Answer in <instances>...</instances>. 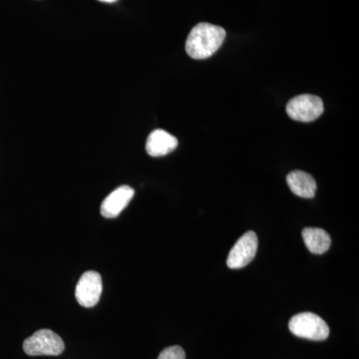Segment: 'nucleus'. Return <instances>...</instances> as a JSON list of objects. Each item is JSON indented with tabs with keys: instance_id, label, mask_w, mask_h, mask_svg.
I'll list each match as a JSON object with an SVG mask.
<instances>
[{
	"instance_id": "nucleus-1",
	"label": "nucleus",
	"mask_w": 359,
	"mask_h": 359,
	"mask_svg": "<svg viewBox=\"0 0 359 359\" xmlns=\"http://www.w3.org/2000/svg\"><path fill=\"white\" fill-rule=\"evenodd\" d=\"M226 39V32L221 26L199 23L191 30L186 41V51L194 59L211 57L219 50Z\"/></svg>"
},
{
	"instance_id": "nucleus-2",
	"label": "nucleus",
	"mask_w": 359,
	"mask_h": 359,
	"mask_svg": "<svg viewBox=\"0 0 359 359\" xmlns=\"http://www.w3.org/2000/svg\"><path fill=\"white\" fill-rule=\"evenodd\" d=\"M65 349V341L50 330H37L23 342V351L29 356H58Z\"/></svg>"
},
{
	"instance_id": "nucleus-3",
	"label": "nucleus",
	"mask_w": 359,
	"mask_h": 359,
	"mask_svg": "<svg viewBox=\"0 0 359 359\" xmlns=\"http://www.w3.org/2000/svg\"><path fill=\"white\" fill-rule=\"evenodd\" d=\"M290 332L302 339L321 341L330 335V327L320 316L313 313H302L292 316L290 320Z\"/></svg>"
},
{
	"instance_id": "nucleus-4",
	"label": "nucleus",
	"mask_w": 359,
	"mask_h": 359,
	"mask_svg": "<svg viewBox=\"0 0 359 359\" xmlns=\"http://www.w3.org/2000/svg\"><path fill=\"white\" fill-rule=\"evenodd\" d=\"M323 100L311 94H302L287 103V113L292 120L299 122H313L323 113Z\"/></svg>"
},
{
	"instance_id": "nucleus-5",
	"label": "nucleus",
	"mask_w": 359,
	"mask_h": 359,
	"mask_svg": "<svg viewBox=\"0 0 359 359\" xmlns=\"http://www.w3.org/2000/svg\"><path fill=\"white\" fill-rule=\"evenodd\" d=\"M102 278L94 271L84 273L80 278L75 290L78 304L83 308H92L98 304L102 294Z\"/></svg>"
},
{
	"instance_id": "nucleus-6",
	"label": "nucleus",
	"mask_w": 359,
	"mask_h": 359,
	"mask_svg": "<svg viewBox=\"0 0 359 359\" xmlns=\"http://www.w3.org/2000/svg\"><path fill=\"white\" fill-rule=\"evenodd\" d=\"M257 245H259V241H257L256 233L252 231L245 233L238 238L229 254L226 259L229 268L238 269L248 266L256 257Z\"/></svg>"
},
{
	"instance_id": "nucleus-7",
	"label": "nucleus",
	"mask_w": 359,
	"mask_h": 359,
	"mask_svg": "<svg viewBox=\"0 0 359 359\" xmlns=\"http://www.w3.org/2000/svg\"><path fill=\"white\" fill-rule=\"evenodd\" d=\"M135 191L129 186H121L116 189L104 199L101 205V215L104 218L113 219L128 205L134 197Z\"/></svg>"
},
{
	"instance_id": "nucleus-8",
	"label": "nucleus",
	"mask_w": 359,
	"mask_h": 359,
	"mask_svg": "<svg viewBox=\"0 0 359 359\" xmlns=\"http://www.w3.org/2000/svg\"><path fill=\"white\" fill-rule=\"evenodd\" d=\"M178 147V140L173 135L164 130H155L149 135L146 151L151 157H163L173 152Z\"/></svg>"
},
{
	"instance_id": "nucleus-9",
	"label": "nucleus",
	"mask_w": 359,
	"mask_h": 359,
	"mask_svg": "<svg viewBox=\"0 0 359 359\" xmlns=\"http://www.w3.org/2000/svg\"><path fill=\"white\" fill-rule=\"evenodd\" d=\"M287 183L294 195L304 199L313 198L318 188L313 176L302 171H294L287 175Z\"/></svg>"
},
{
	"instance_id": "nucleus-10",
	"label": "nucleus",
	"mask_w": 359,
	"mask_h": 359,
	"mask_svg": "<svg viewBox=\"0 0 359 359\" xmlns=\"http://www.w3.org/2000/svg\"><path fill=\"white\" fill-rule=\"evenodd\" d=\"M302 235L304 244L311 254H325L332 245V238L323 229L306 228L302 231Z\"/></svg>"
},
{
	"instance_id": "nucleus-11",
	"label": "nucleus",
	"mask_w": 359,
	"mask_h": 359,
	"mask_svg": "<svg viewBox=\"0 0 359 359\" xmlns=\"http://www.w3.org/2000/svg\"><path fill=\"white\" fill-rule=\"evenodd\" d=\"M157 359H186V353L181 346H170L161 351Z\"/></svg>"
},
{
	"instance_id": "nucleus-12",
	"label": "nucleus",
	"mask_w": 359,
	"mask_h": 359,
	"mask_svg": "<svg viewBox=\"0 0 359 359\" xmlns=\"http://www.w3.org/2000/svg\"><path fill=\"white\" fill-rule=\"evenodd\" d=\"M99 1L107 2V4H112V2H115L116 0H99Z\"/></svg>"
}]
</instances>
